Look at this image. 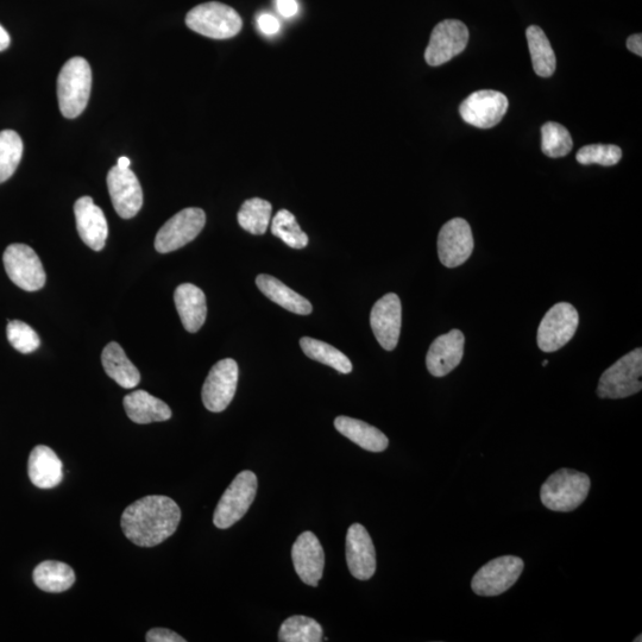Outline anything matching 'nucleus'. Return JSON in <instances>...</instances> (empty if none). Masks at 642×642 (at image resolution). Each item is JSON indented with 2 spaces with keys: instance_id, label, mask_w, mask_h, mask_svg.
I'll return each mask as SVG.
<instances>
[{
  "instance_id": "obj_13",
  "label": "nucleus",
  "mask_w": 642,
  "mask_h": 642,
  "mask_svg": "<svg viewBox=\"0 0 642 642\" xmlns=\"http://www.w3.org/2000/svg\"><path fill=\"white\" fill-rule=\"evenodd\" d=\"M238 364L225 358L213 365L204 383L203 402L210 412L219 413L229 407L237 390Z\"/></svg>"
},
{
  "instance_id": "obj_4",
  "label": "nucleus",
  "mask_w": 642,
  "mask_h": 642,
  "mask_svg": "<svg viewBox=\"0 0 642 642\" xmlns=\"http://www.w3.org/2000/svg\"><path fill=\"white\" fill-rule=\"evenodd\" d=\"M187 27L214 40H228L241 33L243 21L231 6L210 2L195 6L186 16Z\"/></svg>"
},
{
  "instance_id": "obj_44",
  "label": "nucleus",
  "mask_w": 642,
  "mask_h": 642,
  "mask_svg": "<svg viewBox=\"0 0 642 642\" xmlns=\"http://www.w3.org/2000/svg\"><path fill=\"white\" fill-rule=\"evenodd\" d=\"M547 364H549V361H544L543 362L544 367H546Z\"/></svg>"
},
{
  "instance_id": "obj_38",
  "label": "nucleus",
  "mask_w": 642,
  "mask_h": 642,
  "mask_svg": "<svg viewBox=\"0 0 642 642\" xmlns=\"http://www.w3.org/2000/svg\"><path fill=\"white\" fill-rule=\"evenodd\" d=\"M148 642H185L181 635L167 628H153L147 633Z\"/></svg>"
},
{
  "instance_id": "obj_31",
  "label": "nucleus",
  "mask_w": 642,
  "mask_h": 642,
  "mask_svg": "<svg viewBox=\"0 0 642 642\" xmlns=\"http://www.w3.org/2000/svg\"><path fill=\"white\" fill-rule=\"evenodd\" d=\"M323 628L320 623L307 616L295 615L282 623L279 632L281 642H320Z\"/></svg>"
},
{
  "instance_id": "obj_15",
  "label": "nucleus",
  "mask_w": 642,
  "mask_h": 642,
  "mask_svg": "<svg viewBox=\"0 0 642 642\" xmlns=\"http://www.w3.org/2000/svg\"><path fill=\"white\" fill-rule=\"evenodd\" d=\"M107 187L113 207L119 217L134 218L143 205V191L137 176L131 169L113 167L107 174Z\"/></svg>"
},
{
  "instance_id": "obj_27",
  "label": "nucleus",
  "mask_w": 642,
  "mask_h": 642,
  "mask_svg": "<svg viewBox=\"0 0 642 642\" xmlns=\"http://www.w3.org/2000/svg\"><path fill=\"white\" fill-rule=\"evenodd\" d=\"M36 587L46 593H64L75 583V574L71 566L46 560L36 566L33 574Z\"/></svg>"
},
{
  "instance_id": "obj_19",
  "label": "nucleus",
  "mask_w": 642,
  "mask_h": 642,
  "mask_svg": "<svg viewBox=\"0 0 642 642\" xmlns=\"http://www.w3.org/2000/svg\"><path fill=\"white\" fill-rule=\"evenodd\" d=\"M465 337L459 330L434 339L426 356V367L434 377L449 375L461 364L464 355Z\"/></svg>"
},
{
  "instance_id": "obj_39",
  "label": "nucleus",
  "mask_w": 642,
  "mask_h": 642,
  "mask_svg": "<svg viewBox=\"0 0 642 642\" xmlns=\"http://www.w3.org/2000/svg\"><path fill=\"white\" fill-rule=\"evenodd\" d=\"M276 10L285 18H293L299 14L297 0H275Z\"/></svg>"
},
{
  "instance_id": "obj_14",
  "label": "nucleus",
  "mask_w": 642,
  "mask_h": 642,
  "mask_svg": "<svg viewBox=\"0 0 642 642\" xmlns=\"http://www.w3.org/2000/svg\"><path fill=\"white\" fill-rule=\"evenodd\" d=\"M474 251V236L467 220L455 218L446 223L438 236L439 260L448 268L462 266Z\"/></svg>"
},
{
  "instance_id": "obj_40",
  "label": "nucleus",
  "mask_w": 642,
  "mask_h": 642,
  "mask_svg": "<svg viewBox=\"0 0 642 642\" xmlns=\"http://www.w3.org/2000/svg\"><path fill=\"white\" fill-rule=\"evenodd\" d=\"M627 48L635 55L642 56V35L634 34L629 37L627 40Z\"/></svg>"
},
{
  "instance_id": "obj_9",
  "label": "nucleus",
  "mask_w": 642,
  "mask_h": 642,
  "mask_svg": "<svg viewBox=\"0 0 642 642\" xmlns=\"http://www.w3.org/2000/svg\"><path fill=\"white\" fill-rule=\"evenodd\" d=\"M6 273L16 286L27 292L40 291L46 283V273L40 257L25 244H11L3 255Z\"/></svg>"
},
{
  "instance_id": "obj_30",
  "label": "nucleus",
  "mask_w": 642,
  "mask_h": 642,
  "mask_svg": "<svg viewBox=\"0 0 642 642\" xmlns=\"http://www.w3.org/2000/svg\"><path fill=\"white\" fill-rule=\"evenodd\" d=\"M273 207L269 201L253 198L245 201L238 212V223L251 235H264L272 219Z\"/></svg>"
},
{
  "instance_id": "obj_23",
  "label": "nucleus",
  "mask_w": 642,
  "mask_h": 642,
  "mask_svg": "<svg viewBox=\"0 0 642 642\" xmlns=\"http://www.w3.org/2000/svg\"><path fill=\"white\" fill-rule=\"evenodd\" d=\"M123 405L129 419L136 424L161 423L172 418V409L166 402L155 398L146 390H136L125 396Z\"/></svg>"
},
{
  "instance_id": "obj_22",
  "label": "nucleus",
  "mask_w": 642,
  "mask_h": 642,
  "mask_svg": "<svg viewBox=\"0 0 642 642\" xmlns=\"http://www.w3.org/2000/svg\"><path fill=\"white\" fill-rule=\"evenodd\" d=\"M174 301L186 331L198 332L207 316L205 293L192 283H184L176 288Z\"/></svg>"
},
{
  "instance_id": "obj_26",
  "label": "nucleus",
  "mask_w": 642,
  "mask_h": 642,
  "mask_svg": "<svg viewBox=\"0 0 642 642\" xmlns=\"http://www.w3.org/2000/svg\"><path fill=\"white\" fill-rule=\"evenodd\" d=\"M102 363L107 376L122 388L132 389L140 385V371L132 364L118 343L112 342L105 346Z\"/></svg>"
},
{
  "instance_id": "obj_34",
  "label": "nucleus",
  "mask_w": 642,
  "mask_h": 642,
  "mask_svg": "<svg viewBox=\"0 0 642 642\" xmlns=\"http://www.w3.org/2000/svg\"><path fill=\"white\" fill-rule=\"evenodd\" d=\"M272 234L293 249H304L308 244V236L301 230L297 218L287 210L275 214Z\"/></svg>"
},
{
  "instance_id": "obj_10",
  "label": "nucleus",
  "mask_w": 642,
  "mask_h": 642,
  "mask_svg": "<svg viewBox=\"0 0 642 642\" xmlns=\"http://www.w3.org/2000/svg\"><path fill=\"white\" fill-rule=\"evenodd\" d=\"M205 223L206 214L198 207H190V209L176 213L157 232L155 249L160 254H168L185 247L186 244L198 237L203 231Z\"/></svg>"
},
{
  "instance_id": "obj_5",
  "label": "nucleus",
  "mask_w": 642,
  "mask_h": 642,
  "mask_svg": "<svg viewBox=\"0 0 642 642\" xmlns=\"http://www.w3.org/2000/svg\"><path fill=\"white\" fill-rule=\"evenodd\" d=\"M642 350L635 349L608 368L601 376L597 395L601 399H625L641 392Z\"/></svg>"
},
{
  "instance_id": "obj_35",
  "label": "nucleus",
  "mask_w": 642,
  "mask_h": 642,
  "mask_svg": "<svg viewBox=\"0 0 642 642\" xmlns=\"http://www.w3.org/2000/svg\"><path fill=\"white\" fill-rule=\"evenodd\" d=\"M622 157L619 147L606 144H590L578 150L576 159L581 165H600L610 167L618 165Z\"/></svg>"
},
{
  "instance_id": "obj_28",
  "label": "nucleus",
  "mask_w": 642,
  "mask_h": 642,
  "mask_svg": "<svg viewBox=\"0 0 642 642\" xmlns=\"http://www.w3.org/2000/svg\"><path fill=\"white\" fill-rule=\"evenodd\" d=\"M526 36L534 72L539 77H551L556 72L557 60L543 29L537 27V25H531L526 31Z\"/></svg>"
},
{
  "instance_id": "obj_29",
  "label": "nucleus",
  "mask_w": 642,
  "mask_h": 642,
  "mask_svg": "<svg viewBox=\"0 0 642 642\" xmlns=\"http://www.w3.org/2000/svg\"><path fill=\"white\" fill-rule=\"evenodd\" d=\"M300 346L307 357L311 360L329 365V367L339 371L341 374H350L352 363L348 356L344 355L341 350L330 344L318 341V339L304 337L300 339Z\"/></svg>"
},
{
  "instance_id": "obj_36",
  "label": "nucleus",
  "mask_w": 642,
  "mask_h": 642,
  "mask_svg": "<svg viewBox=\"0 0 642 642\" xmlns=\"http://www.w3.org/2000/svg\"><path fill=\"white\" fill-rule=\"evenodd\" d=\"M9 342L17 351L22 354H31L39 349L41 344L40 337L33 327L23 323L21 320H11L6 329Z\"/></svg>"
},
{
  "instance_id": "obj_20",
  "label": "nucleus",
  "mask_w": 642,
  "mask_h": 642,
  "mask_svg": "<svg viewBox=\"0 0 642 642\" xmlns=\"http://www.w3.org/2000/svg\"><path fill=\"white\" fill-rule=\"evenodd\" d=\"M74 214L79 236L87 247L94 251L103 250L109 236V226L103 210L94 204L91 197H83L75 203Z\"/></svg>"
},
{
  "instance_id": "obj_6",
  "label": "nucleus",
  "mask_w": 642,
  "mask_h": 642,
  "mask_svg": "<svg viewBox=\"0 0 642 642\" xmlns=\"http://www.w3.org/2000/svg\"><path fill=\"white\" fill-rule=\"evenodd\" d=\"M257 484L253 471L238 474L218 502L213 515L214 526L226 530L241 520L255 501Z\"/></svg>"
},
{
  "instance_id": "obj_42",
  "label": "nucleus",
  "mask_w": 642,
  "mask_h": 642,
  "mask_svg": "<svg viewBox=\"0 0 642 642\" xmlns=\"http://www.w3.org/2000/svg\"><path fill=\"white\" fill-rule=\"evenodd\" d=\"M131 165V161L128 159L127 156H122L119 157L118 162H117V167L121 169H129Z\"/></svg>"
},
{
  "instance_id": "obj_17",
  "label": "nucleus",
  "mask_w": 642,
  "mask_h": 642,
  "mask_svg": "<svg viewBox=\"0 0 642 642\" xmlns=\"http://www.w3.org/2000/svg\"><path fill=\"white\" fill-rule=\"evenodd\" d=\"M292 559L301 581L318 587L323 578L325 553L317 535L312 532L301 533L293 545Z\"/></svg>"
},
{
  "instance_id": "obj_21",
  "label": "nucleus",
  "mask_w": 642,
  "mask_h": 642,
  "mask_svg": "<svg viewBox=\"0 0 642 642\" xmlns=\"http://www.w3.org/2000/svg\"><path fill=\"white\" fill-rule=\"evenodd\" d=\"M28 474L37 488L52 489L64 480V465L52 449L39 445L30 453Z\"/></svg>"
},
{
  "instance_id": "obj_25",
  "label": "nucleus",
  "mask_w": 642,
  "mask_h": 642,
  "mask_svg": "<svg viewBox=\"0 0 642 642\" xmlns=\"http://www.w3.org/2000/svg\"><path fill=\"white\" fill-rule=\"evenodd\" d=\"M337 431L352 443L370 452H383L388 448L389 440L379 428L350 417H338L335 420Z\"/></svg>"
},
{
  "instance_id": "obj_7",
  "label": "nucleus",
  "mask_w": 642,
  "mask_h": 642,
  "mask_svg": "<svg viewBox=\"0 0 642 642\" xmlns=\"http://www.w3.org/2000/svg\"><path fill=\"white\" fill-rule=\"evenodd\" d=\"M524 568V560L515 556H503L490 560L472 578V591L478 596L486 597L506 593L518 582Z\"/></svg>"
},
{
  "instance_id": "obj_37",
  "label": "nucleus",
  "mask_w": 642,
  "mask_h": 642,
  "mask_svg": "<svg viewBox=\"0 0 642 642\" xmlns=\"http://www.w3.org/2000/svg\"><path fill=\"white\" fill-rule=\"evenodd\" d=\"M257 28L260 29L261 33L266 36H275L280 33L281 23L278 20V17H275L268 12H263L256 18Z\"/></svg>"
},
{
  "instance_id": "obj_32",
  "label": "nucleus",
  "mask_w": 642,
  "mask_h": 642,
  "mask_svg": "<svg viewBox=\"0 0 642 642\" xmlns=\"http://www.w3.org/2000/svg\"><path fill=\"white\" fill-rule=\"evenodd\" d=\"M23 156V142L14 130L0 132V184L15 174Z\"/></svg>"
},
{
  "instance_id": "obj_18",
  "label": "nucleus",
  "mask_w": 642,
  "mask_h": 642,
  "mask_svg": "<svg viewBox=\"0 0 642 642\" xmlns=\"http://www.w3.org/2000/svg\"><path fill=\"white\" fill-rule=\"evenodd\" d=\"M346 562L351 575L368 581L375 575L376 551L367 528L354 524L346 534Z\"/></svg>"
},
{
  "instance_id": "obj_43",
  "label": "nucleus",
  "mask_w": 642,
  "mask_h": 642,
  "mask_svg": "<svg viewBox=\"0 0 642 642\" xmlns=\"http://www.w3.org/2000/svg\"><path fill=\"white\" fill-rule=\"evenodd\" d=\"M641 641H642V639H641V635H639V637H638L637 639H635V640H634V642H641Z\"/></svg>"
},
{
  "instance_id": "obj_33",
  "label": "nucleus",
  "mask_w": 642,
  "mask_h": 642,
  "mask_svg": "<svg viewBox=\"0 0 642 642\" xmlns=\"http://www.w3.org/2000/svg\"><path fill=\"white\" fill-rule=\"evenodd\" d=\"M574 147L572 137L568 129L562 124L549 122L541 128V150L546 156L552 159L564 157Z\"/></svg>"
},
{
  "instance_id": "obj_2",
  "label": "nucleus",
  "mask_w": 642,
  "mask_h": 642,
  "mask_svg": "<svg viewBox=\"0 0 642 642\" xmlns=\"http://www.w3.org/2000/svg\"><path fill=\"white\" fill-rule=\"evenodd\" d=\"M591 482L588 475L572 469H560L547 478L540 499L553 512L575 511L587 500Z\"/></svg>"
},
{
  "instance_id": "obj_12",
  "label": "nucleus",
  "mask_w": 642,
  "mask_h": 642,
  "mask_svg": "<svg viewBox=\"0 0 642 642\" xmlns=\"http://www.w3.org/2000/svg\"><path fill=\"white\" fill-rule=\"evenodd\" d=\"M508 98L499 91L482 90L470 94L459 106L465 123L478 129H492L502 121L508 110Z\"/></svg>"
},
{
  "instance_id": "obj_41",
  "label": "nucleus",
  "mask_w": 642,
  "mask_h": 642,
  "mask_svg": "<svg viewBox=\"0 0 642 642\" xmlns=\"http://www.w3.org/2000/svg\"><path fill=\"white\" fill-rule=\"evenodd\" d=\"M10 36L8 34V31H6L2 25H0V52H3V50L8 49L10 46Z\"/></svg>"
},
{
  "instance_id": "obj_8",
  "label": "nucleus",
  "mask_w": 642,
  "mask_h": 642,
  "mask_svg": "<svg viewBox=\"0 0 642 642\" xmlns=\"http://www.w3.org/2000/svg\"><path fill=\"white\" fill-rule=\"evenodd\" d=\"M579 316L568 302H559L545 314L538 329V346L544 352H556L568 344L578 329Z\"/></svg>"
},
{
  "instance_id": "obj_11",
  "label": "nucleus",
  "mask_w": 642,
  "mask_h": 642,
  "mask_svg": "<svg viewBox=\"0 0 642 642\" xmlns=\"http://www.w3.org/2000/svg\"><path fill=\"white\" fill-rule=\"evenodd\" d=\"M468 42L469 30L463 22L457 20L440 22L432 31L425 60L430 66H442L463 53Z\"/></svg>"
},
{
  "instance_id": "obj_1",
  "label": "nucleus",
  "mask_w": 642,
  "mask_h": 642,
  "mask_svg": "<svg viewBox=\"0 0 642 642\" xmlns=\"http://www.w3.org/2000/svg\"><path fill=\"white\" fill-rule=\"evenodd\" d=\"M181 509L171 497H143L125 509L121 526L131 543L154 547L163 543L178 530Z\"/></svg>"
},
{
  "instance_id": "obj_3",
  "label": "nucleus",
  "mask_w": 642,
  "mask_h": 642,
  "mask_svg": "<svg viewBox=\"0 0 642 642\" xmlns=\"http://www.w3.org/2000/svg\"><path fill=\"white\" fill-rule=\"evenodd\" d=\"M92 71L84 58L68 60L58 78V99L62 115L77 118L84 112L91 96Z\"/></svg>"
},
{
  "instance_id": "obj_24",
  "label": "nucleus",
  "mask_w": 642,
  "mask_h": 642,
  "mask_svg": "<svg viewBox=\"0 0 642 642\" xmlns=\"http://www.w3.org/2000/svg\"><path fill=\"white\" fill-rule=\"evenodd\" d=\"M256 285L269 300H272L275 304H278L289 312L300 314V316H307V314H311L313 311V306L310 301L297 292H294L293 289L287 287L285 283L274 278V276L266 274L258 275Z\"/></svg>"
},
{
  "instance_id": "obj_16",
  "label": "nucleus",
  "mask_w": 642,
  "mask_h": 642,
  "mask_svg": "<svg viewBox=\"0 0 642 642\" xmlns=\"http://www.w3.org/2000/svg\"><path fill=\"white\" fill-rule=\"evenodd\" d=\"M402 324V306L398 295L388 293L373 307L370 325L377 342L383 349L393 351L399 343Z\"/></svg>"
}]
</instances>
